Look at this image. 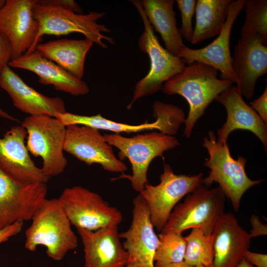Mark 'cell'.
I'll return each instance as SVG.
<instances>
[{
	"label": "cell",
	"instance_id": "cell-1",
	"mask_svg": "<svg viewBox=\"0 0 267 267\" xmlns=\"http://www.w3.org/2000/svg\"><path fill=\"white\" fill-rule=\"evenodd\" d=\"M218 70L206 64L194 62L166 81L161 90L166 94H178L188 102L189 111L185 119L184 134L190 137L198 119L209 104L232 85L219 79Z\"/></svg>",
	"mask_w": 267,
	"mask_h": 267
},
{
	"label": "cell",
	"instance_id": "cell-2",
	"mask_svg": "<svg viewBox=\"0 0 267 267\" xmlns=\"http://www.w3.org/2000/svg\"><path fill=\"white\" fill-rule=\"evenodd\" d=\"M33 12L39 24L38 32L33 44L25 54L35 51L45 35L61 36L79 33L104 48L107 46L103 41L111 44L115 43L112 38L102 34L110 32V29L97 22L105 12L89 11L87 14H78L63 8L53 0H36Z\"/></svg>",
	"mask_w": 267,
	"mask_h": 267
},
{
	"label": "cell",
	"instance_id": "cell-3",
	"mask_svg": "<svg viewBox=\"0 0 267 267\" xmlns=\"http://www.w3.org/2000/svg\"><path fill=\"white\" fill-rule=\"evenodd\" d=\"M31 221L25 231L27 250L34 252L42 245L49 258L60 261L68 251L77 247V237L58 198H46Z\"/></svg>",
	"mask_w": 267,
	"mask_h": 267
},
{
	"label": "cell",
	"instance_id": "cell-4",
	"mask_svg": "<svg viewBox=\"0 0 267 267\" xmlns=\"http://www.w3.org/2000/svg\"><path fill=\"white\" fill-rule=\"evenodd\" d=\"M203 145L209 155L204 165L210 169L209 175L203 178V184L210 187L214 182L218 183L234 210L237 212L244 193L263 180L250 179L245 172L247 159L240 156L234 159L227 143L219 141L212 131L204 138Z\"/></svg>",
	"mask_w": 267,
	"mask_h": 267
},
{
	"label": "cell",
	"instance_id": "cell-5",
	"mask_svg": "<svg viewBox=\"0 0 267 267\" xmlns=\"http://www.w3.org/2000/svg\"><path fill=\"white\" fill-rule=\"evenodd\" d=\"M226 197L221 188H210L201 184L178 204L160 232L182 233L198 228L206 234L212 233L224 213Z\"/></svg>",
	"mask_w": 267,
	"mask_h": 267
},
{
	"label": "cell",
	"instance_id": "cell-6",
	"mask_svg": "<svg viewBox=\"0 0 267 267\" xmlns=\"http://www.w3.org/2000/svg\"><path fill=\"white\" fill-rule=\"evenodd\" d=\"M106 141L120 150L119 160L128 158L132 165V174L124 173L113 180L121 178L128 179L134 190L141 192L148 183L147 173L148 167L153 159L163 157V153L179 145L174 136L161 132L138 134L128 137L120 134H104Z\"/></svg>",
	"mask_w": 267,
	"mask_h": 267
},
{
	"label": "cell",
	"instance_id": "cell-7",
	"mask_svg": "<svg viewBox=\"0 0 267 267\" xmlns=\"http://www.w3.org/2000/svg\"><path fill=\"white\" fill-rule=\"evenodd\" d=\"M131 1L138 12L143 23L144 31L139 38L138 45L141 51L148 54L150 68L148 74L135 84L132 99L127 107L128 109H130L140 98L161 90L163 84L180 72L186 66L183 59L173 55L160 44L145 14L141 1Z\"/></svg>",
	"mask_w": 267,
	"mask_h": 267
},
{
	"label": "cell",
	"instance_id": "cell-8",
	"mask_svg": "<svg viewBox=\"0 0 267 267\" xmlns=\"http://www.w3.org/2000/svg\"><path fill=\"white\" fill-rule=\"evenodd\" d=\"M27 133L26 147L35 157L43 159L42 171L51 178L61 174L67 160L64 155L66 127L56 118L29 116L21 123Z\"/></svg>",
	"mask_w": 267,
	"mask_h": 267
},
{
	"label": "cell",
	"instance_id": "cell-9",
	"mask_svg": "<svg viewBox=\"0 0 267 267\" xmlns=\"http://www.w3.org/2000/svg\"><path fill=\"white\" fill-rule=\"evenodd\" d=\"M58 199L77 229L95 231L118 226L123 220L117 208L110 206L98 194L81 186L66 188Z\"/></svg>",
	"mask_w": 267,
	"mask_h": 267
},
{
	"label": "cell",
	"instance_id": "cell-10",
	"mask_svg": "<svg viewBox=\"0 0 267 267\" xmlns=\"http://www.w3.org/2000/svg\"><path fill=\"white\" fill-rule=\"evenodd\" d=\"M203 173L176 175L170 165L165 164L160 183L156 185L145 184L139 194L146 202L152 223L158 231L162 230L179 201L203 183Z\"/></svg>",
	"mask_w": 267,
	"mask_h": 267
},
{
	"label": "cell",
	"instance_id": "cell-11",
	"mask_svg": "<svg viewBox=\"0 0 267 267\" xmlns=\"http://www.w3.org/2000/svg\"><path fill=\"white\" fill-rule=\"evenodd\" d=\"M153 108L156 121L138 125L116 122L103 117L101 114L84 116L66 112L57 114L55 118L66 127L70 125L87 126L118 134L158 130L164 134L172 135L177 133L180 125L184 123V112L177 106L155 100Z\"/></svg>",
	"mask_w": 267,
	"mask_h": 267
},
{
	"label": "cell",
	"instance_id": "cell-12",
	"mask_svg": "<svg viewBox=\"0 0 267 267\" xmlns=\"http://www.w3.org/2000/svg\"><path fill=\"white\" fill-rule=\"evenodd\" d=\"M47 190L44 183H21L0 167V230L31 220L46 199Z\"/></svg>",
	"mask_w": 267,
	"mask_h": 267
},
{
	"label": "cell",
	"instance_id": "cell-13",
	"mask_svg": "<svg viewBox=\"0 0 267 267\" xmlns=\"http://www.w3.org/2000/svg\"><path fill=\"white\" fill-rule=\"evenodd\" d=\"M66 127L64 151L88 165L99 164L108 172L123 173L127 170L126 164L117 158L99 130L79 125Z\"/></svg>",
	"mask_w": 267,
	"mask_h": 267
},
{
	"label": "cell",
	"instance_id": "cell-14",
	"mask_svg": "<svg viewBox=\"0 0 267 267\" xmlns=\"http://www.w3.org/2000/svg\"><path fill=\"white\" fill-rule=\"evenodd\" d=\"M133 219L129 229L119 233L125 240L123 246L128 254V263L140 267H155L154 258L159 243L154 231L149 208L138 194L133 200Z\"/></svg>",
	"mask_w": 267,
	"mask_h": 267
},
{
	"label": "cell",
	"instance_id": "cell-15",
	"mask_svg": "<svg viewBox=\"0 0 267 267\" xmlns=\"http://www.w3.org/2000/svg\"><path fill=\"white\" fill-rule=\"evenodd\" d=\"M244 0H232L222 29L212 43L200 49L185 45L179 50L177 57L183 59L186 65L197 62L214 67L221 72V79L237 85L238 80L231 66L230 37L233 24L244 6Z\"/></svg>",
	"mask_w": 267,
	"mask_h": 267
},
{
	"label": "cell",
	"instance_id": "cell-16",
	"mask_svg": "<svg viewBox=\"0 0 267 267\" xmlns=\"http://www.w3.org/2000/svg\"><path fill=\"white\" fill-rule=\"evenodd\" d=\"M27 136L26 129L17 125L0 138V167L21 183H46L50 178L44 175L31 159L25 145Z\"/></svg>",
	"mask_w": 267,
	"mask_h": 267
},
{
	"label": "cell",
	"instance_id": "cell-17",
	"mask_svg": "<svg viewBox=\"0 0 267 267\" xmlns=\"http://www.w3.org/2000/svg\"><path fill=\"white\" fill-rule=\"evenodd\" d=\"M267 42L258 34L241 37L234 46L232 70L242 95L252 98L258 79L267 72Z\"/></svg>",
	"mask_w": 267,
	"mask_h": 267
},
{
	"label": "cell",
	"instance_id": "cell-18",
	"mask_svg": "<svg viewBox=\"0 0 267 267\" xmlns=\"http://www.w3.org/2000/svg\"><path fill=\"white\" fill-rule=\"evenodd\" d=\"M36 0H6L0 9V32L8 39L12 48V60L24 55L33 44L39 24L33 15Z\"/></svg>",
	"mask_w": 267,
	"mask_h": 267
},
{
	"label": "cell",
	"instance_id": "cell-19",
	"mask_svg": "<svg viewBox=\"0 0 267 267\" xmlns=\"http://www.w3.org/2000/svg\"><path fill=\"white\" fill-rule=\"evenodd\" d=\"M85 253V267H125L128 254L120 241L118 226L95 231L78 229Z\"/></svg>",
	"mask_w": 267,
	"mask_h": 267
},
{
	"label": "cell",
	"instance_id": "cell-20",
	"mask_svg": "<svg viewBox=\"0 0 267 267\" xmlns=\"http://www.w3.org/2000/svg\"><path fill=\"white\" fill-rule=\"evenodd\" d=\"M215 100L225 108L227 118L217 131V139L227 143L230 134L236 130L250 131L261 141L265 149L267 148V124L243 100L236 86L231 85L222 92Z\"/></svg>",
	"mask_w": 267,
	"mask_h": 267
},
{
	"label": "cell",
	"instance_id": "cell-21",
	"mask_svg": "<svg viewBox=\"0 0 267 267\" xmlns=\"http://www.w3.org/2000/svg\"><path fill=\"white\" fill-rule=\"evenodd\" d=\"M0 87L7 92L17 109L30 116L55 117L57 114L66 112L62 98L39 92L27 85L8 66L0 74Z\"/></svg>",
	"mask_w": 267,
	"mask_h": 267
},
{
	"label": "cell",
	"instance_id": "cell-22",
	"mask_svg": "<svg viewBox=\"0 0 267 267\" xmlns=\"http://www.w3.org/2000/svg\"><path fill=\"white\" fill-rule=\"evenodd\" d=\"M213 236V267H237L249 250L251 237L231 213H224L216 223Z\"/></svg>",
	"mask_w": 267,
	"mask_h": 267
},
{
	"label": "cell",
	"instance_id": "cell-23",
	"mask_svg": "<svg viewBox=\"0 0 267 267\" xmlns=\"http://www.w3.org/2000/svg\"><path fill=\"white\" fill-rule=\"evenodd\" d=\"M9 67L30 71L39 77V82L44 85H52L56 90L73 95L87 94L89 90L87 83L68 72L53 61L42 56L37 50L24 54L11 60Z\"/></svg>",
	"mask_w": 267,
	"mask_h": 267
},
{
	"label": "cell",
	"instance_id": "cell-24",
	"mask_svg": "<svg viewBox=\"0 0 267 267\" xmlns=\"http://www.w3.org/2000/svg\"><path fill=\"white\" fill-rule=\"evenodd\" d=\"M93 43L86 38L84 40L62 39L39 44L36 49L45 58L82 80L86 57Z\"/></svg>",
	"mask_w": 267,
	"mask_h": 267
},
{
	"label": "cell",
	"instance_id": "cell-25",
	"mask_svg": "<svg viewBox=\"0 0 267 267\" xmlns=\"http://www.w3.org/2000/svg\"><path fill=\"white\" fill-rule=\"evenodd\" d=\"M145 14L153 28L159 33L165 49L177 56L185 46L179 28L177 26L173 0H143Z\"/></svg>",
	"mask_w": 267,
	"mask_h": 267
},
{
	"label": "cell",
	"instance_id": "cell-26",
	"mask_svg": "<svg viewBox=\"0 0 267 267\" xmlns=\"http://www.w3.org/2000/svg\"><path fill=\"white\" fill-rule=\"evenodd\" d=\"M232 0H197L192 44L218 36L225 23Z\"/></svg>",
	"mask_w": 267,
	"mask_h": 267
},
{
	"label": "cell",
	"instance_id": "cell-27",
	"mask_svg": "<svg viewBox=\"0 0 267 267\" xmlns=\"http://www.w3.org/2000/svg\"><path fill=\"white\" fill-rule=\"evenodd\" d=\"M184 238L186 249L183 262L190 266L213 267L212 233L206 234L201 229L194 228Z\"/></svg>",
	"mask_w": 267,
	"mask_h": 267
},
{
	"label": "cell",
	"instance_id": "cell-28",
	"mask_svg": "<svg viewBox=\"0 0 267 267\" xmlns=\"http://www.w3.org/2000/svg\"><path fill=\"white\" fill-rule=\"evenodd\" d=\"M158 237L159 243L154 258L155 265L166 266L183 261L186 241L181 233L160 232Z\"/></svg>",
	"mask_w": 267,
	"mask_h": 267
},
{
	"label": "cell",
	"instance_id": "cell-29",
	"mask_svg": "<svg viewBox=\"0 0 267 267\" xmlns=\"http://www.w3.org/2000/svg\"><path fill=\"white\" fill-rule=\"evenodd\" d=\"M245 19L241 37L258 34L267 42V0H245Z\"/></svg>",
	"mask_w": 267,
	"mask_h": 267
},
{
	"label": "cell",
	"instance_id": "cell-30",
	"mask_svg": "<svg viewBox=\"0 0 267 267\" xmlns=\"http://www.w3.org/2000/svg\"><path fill=\"white\" fill-rule=\"evenodd\" d=\"M178 8L181 13V26L179 29L181 35L188 41L191 40L193 29L192 18L195 9V0H177Z\"/></svg>",
	"mask_w": 267,
	"mask_h": 267
},
{
	"label": "cell",
	"instance_id": "cell-31",
	"mask_svg": "<svg viewBox=\"0 0 267 267\" xmlns=\"http://www.w3.org/2000/svg\"><path fill=\"white\" fill-rule=\"evenodd\" d=\"M12 48L8 39L0 32V74L11 60Z\"/></svg>",
	"mask_w": 267,
	"mask_h": 267
},
{
	"label": "cell",
	"instance_id": "cell-32",
	"mask_svg": "<svg viewBox=\"0 0 267 267\" xmlns=\"http://www.w3.org/2000/svg\"><path fill=\"white\" fill-rule=\"evenodd\" d=\"M250 106L256 111L262 120L267 124V87L263 94L250 103Z\"/></svg>",
	"mask_w": 267,
	"mask_h": 267
},
{
	"label": "cell",
	"instance_id": "cell-33",
	"mask_svg": "<svg viewBox=\"0 0 267 267\" xmlns=\"http://www.w3.org/2000/svg\"><path fill=\"white\" fill-rule=\"evenodd\" d=\"M24 222H17L0 230V245L20 233Z\"/></svg>",
	"mask_w": 267,
	"mask_h": 267
},
{
	"label": "cell",
	"instance_id": "cell-34",
	"mask_svg": "<svg viewBox=\"0 0 267 267\" xmlns=\"http://www.w3.org/2000/svg\"><path fill=\"white\" fill-rule=\"evenodd\" d=\"M250 222L252 229L249 233L251 238L267 234V226L263 224L256 215H251Z\"/></svg>",
	"mask_w": 267,
	"mask_h": 267
},
{
	"label": "cell",
	"instance_id": "cell-35",
	"mask_svg": "<svg viewBox=\"0 0 267 267\" xmlns=\"http://www.w3.org/2000/svg\"><path fill=\"white\" fill-rule=\"evenodd\" d=\"M244 258L255 267H267V255L255 253L247 250L244 254Z\"/></svg>",
	"mask_w": 267,
	"mask_h": 267
},
{
	"label": "cell",
	"instance_id": "cell-36",
	"mask_svg": "<svg viewBox=\"0 0 267 267\" xmlns=\"http://www.w3.org/2000/svg\"><path fill=\"white\" fill-rule=\"evenodd\" d=\"M54 2L63 8L70 11L83 14V10L81 6L73 0H53Z\"/></svg>",
	"mask_w": 267,
	"mask_h": 267
},
{
	"label": "cell",
	"instance_id": "cell-37",
	"mask_svg": "<svg viewBox=\"0 0 267 267\" xmlns=\"http://www.w3.org/2000/svg\"><path fill=\"white\" fill-rule=\"evenodd\" d=\"M155 267H204L202 266H190L186 264L183 261L178 263L172 264L166 266L155 265Z\"/></svg>",
	"mask_w": 267,
	"mask_h": 267
},
{
	"label": "cell",
	"instance_id": "cell-38",
	"mask_svg": "<svg viewBox=\"0 0 267 267\" xmlns=\"http://www.w3.org/2000/svg\"><path fill=\"white\" fill-rule=\"evenodd\" d=\"M0 117L7 119L13 121L19 122L18 120L15 117L10 115L7 112L0 108Z\"/></svg>",
	"mask_w": 267,
	"mask_h": 267
},
{
	"label": "cell",
	"instance_id": "cell-39",
	"mask_svg": "<svg viewBox=\"0 0 267 267\" xmlns=\"http://www.w3.org/2000/svg\"><path fill=\"white\" fill-rule=\"evenodd\" d=\"M237 267H255L251 264L250 263H249L247 260H246L244 258L243 259V260L241 261V262L239 264V265L237 266Z\"/></svg>",
	"mask_w": 267,
	"mask_h": 267
},
{
	"label": "cell",
	"instance_id": "cell-40",
	"mask_svg": "<svg viewBox=\"0 0 267 267\" xmlns=\"http://www.w3.org/2000/svg\"><path fill=\"white\" fill-rule=\"evenodd\" d=\"M125 267H140L135 263H128Z\"/></svg>",
	"mask_w": 267,
	"mask_h": 267
},
{
	"label": "cell",
	"instance_id": "cell-41",
	"mask_svg": "<svg viewBox=\"0 0 267 267\" xmlns=\"http://www.w3.org/2000/svg\"><path fill=\"white\" fill-rule=\"evenodd\" d=\"M5 2L6 0H0V9L4 5Z\"/></svg>",
	"mask_w": 267,
	"mask_h": 267
}]
</instances>
